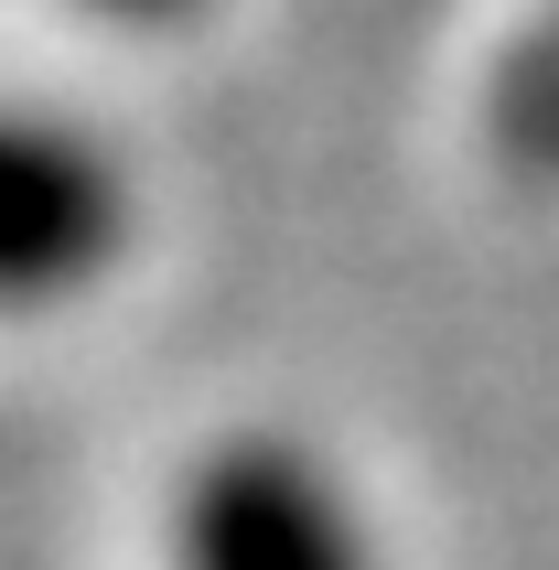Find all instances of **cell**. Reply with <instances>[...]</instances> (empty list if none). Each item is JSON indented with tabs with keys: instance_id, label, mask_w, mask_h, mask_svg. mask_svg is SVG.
Wrapping results in <instances>:
<instances>
[{
	"instance_id": "3",
	"label": "cell",
	"mask_w": 559,
	"mask_h": 570,
	"mask_svg": "<svg viewBox=\"0 0 559 570\" xmlns=\"http://www.w3.org/2000/svg\"><path fill=\"white\" fill-rule=\"evenodd\" d=\"M87 11H119V22H184V11H205V0H87Z\"/></svg>"
},
{
	"instance_id": "2",
	"label": "cell",
	"mask_w": 559,
	"mask_h": 570,
	"mask_svg": "<svg viewBox=\"0 0 559 570\" xmlns=\"http://www.w3.org/2000/svg\"><path fill=\"white\" fill-rule=\"evenodd\" d=\"M173 570H388V560L323 452L280 442V431H237L184 474Z\"/></svg>"
},
{
	"instance_id": "1",
	"label": "cell",
	"mask_w": 559,
	"mask_h": 570,
	"mask_svg": "<svg viewBox=\"0 0 559 570\" xmlns=\"http://www.w3.org/2000/svg\"><path fill=\"white\" fill-rule=\"evenodd\" d=\"M129 258V173L55 108H0V313H55Z\"/></svg>"
}]
</instances>
